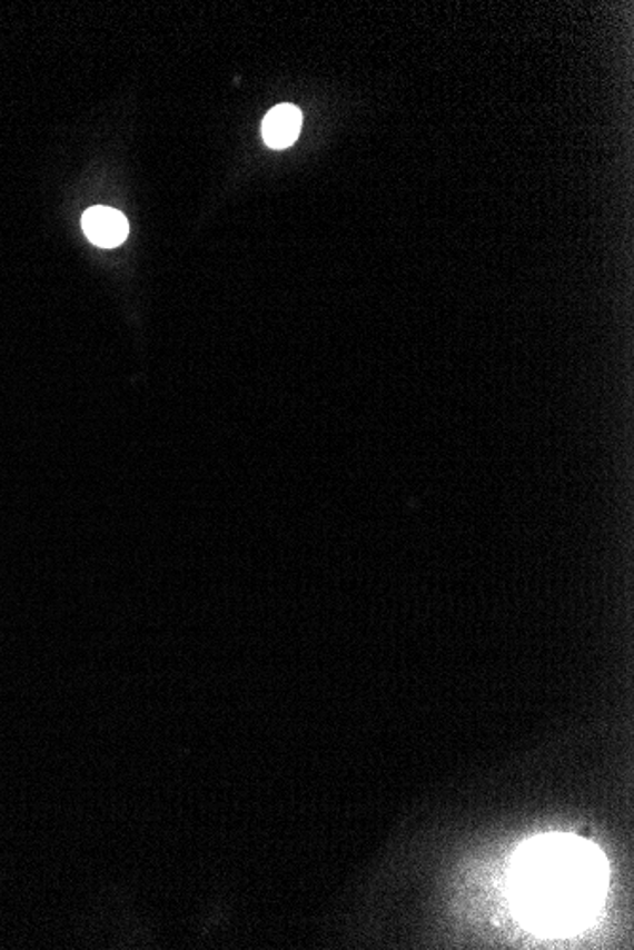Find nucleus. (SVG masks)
<instances>
[{"label": "nucleus", "instance_id": "nucleus-1", "mask_svg": "<svg viewBox=\"0 0 634 950\" xmlns=\"http://www.w3.org/2000/svg\"><path fill=\"white\" fill-rule=\"evenodd\" d=\"M606 861L590 842L568 835L528 842L515 863L521 911L544 930H572L590 919L606 890Z\"/></svg>", "mask_w": 634, "mask_h": 950}, {"label": "nucleus", "instance_id": "nucleus-3", "mask_svg": "<svg viewBox=\"0 0 634 950\" xmlns=\"http://www.w3.org/2000/svg\"><path fill=\"white\" fill-rule=\"evenodd\" d=\"M303 126V112L295 105H278L262 120V139L270 148L291 147Z\"/></svg>", "mask_w": 634, "mask_h": 950}, {"label": "nucleus", "instance_id": "nucleus-2", "mask_svg": "<svg viewBox=\"0 0 634 950\" xmlns=\"http://www.w3.org/2000/svg\"><path fill=\"white\" fill-rule=\"evenodd\" d=\"M82 228L91 244L103 249H112L122 245L130 234V225L122 212L110 207H91L82 217Z\"/></svg>", "mask_w": 634, "mask_h": 950}]
</instances>
